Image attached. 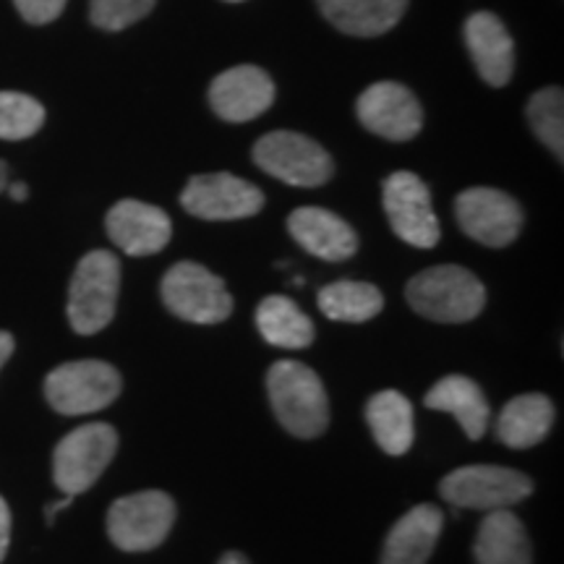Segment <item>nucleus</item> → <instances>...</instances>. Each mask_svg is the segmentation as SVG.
Wrapping results in <instances>:
<instances>
[{
	"instance_id": "1",
	"label": "nucleus",
	"mask_w": 564,
	"mask_h": 564,
	"mask_svg": "<svg viewBox=\"0 0 564 564\" xmlns=\"http://www.w3.org/2000/svg\"><path fill=\"white\" fill-rule=\"evenodd\" d=\"M272 411L299 440H316L329 426V403L322 379L301 361H278L267 373Z\"/></svg>"
},
{
	"instance_id": "2",
	"label": "nucleus",
	"mask_w": 564,
	"mask_h": 564,
	"mask_svg": "<svg viewBox=\"0 0 564 564\" xmlns=\"http://www.w3.org/2000/svg\"><path fill=\"white\" fill-rule=\"evenodd\" d=\"M415 314L440 324H465L476 319L486 306L484 282L457 264L429 267L405 288Z\"/></svg>"
},
{
	"instance_id": "3",
	"label": "nucleus",
	"mask_w": 564,
	"mask_h": 564,
	"mask_svg": "<svg viewBox=\"0 0 564 564\" xmlns=\"http://www.w3.org/2000/svg\"><path fill=\"white\" fill-rule=\"evenodd\" d=\"M121 293V262L116 253L97 249L82 257L68 288V324L76 335H97L116 316Z\"/></svg>"
},
{
	"instance_id": "4",
	"label": "nucleus",
	"mask_w": 564,
	"mask_h": 564,
	"mask_svg": "<svg viewBox=\"0 0 564 564\" xmlns=\"http://www.w3.org/2000/svg\"><path fill=\"white\" fill-rule=\"evenodd\" d=\"M116 453L118 434L110 423H84L55 447L53 481L68 497H79L97 484Z\"/></svg>"
},
{
	"instance_id": "5",
	"label": "nucleus",
	"mask_w": 564,
	"mask_h": 564,
	"mask_svg": "<svg viewBox=\"0 0 564 564\" xmlns=\"http://www.w3.org/2000/svg\"><path fill=\"white\" fill-rule=\"evenodd\" d=\"M123 379L116 366L95 361H68L45 379V398L63 415H89L116 403Z\"/></svg>"
},
{
	"instance_id": "6",
	"label": "nucleus",
	"mask_w": 564,
	"mask_h": 564,
	"mask_svg": "<svg viewBox=\"0 0 564 564\" xmlns=\"http://www.w3.org/2000/svg\"><path fill=\"white\" fill-rule=\"evenodd\" d=\"M175 502L165 491H137L116 499L108 512V535L121 552H152L175 525Z\"/></svg>"
},
{
	"instance_id": "7",
	"label": "nucleus",
	"mask_w": 564,
	"mask_h": 564,
	"mask_svg": "<svg viewBox=\"0 0 564 564\" xmlns=\"http://www.w3.org/2000/svg\"><path fill=\"white\" fill-rule=\"evenodd\" d=\"M253 162L288 186L316 188L335 173V162L322 144L299 131H272L253 144Z\"/></svg>"
},
{
	"instance_id": "8",
	"label": "nucleus",
	"mask_w": 564,
	"mask_h": 564,
	"mask_svg": "<svg viewBox=\"0 0 564 564\" xmlns=\"http://www.w3.org/2000/svg\"><path fill=\"white\" fill-rule=\"evenodd\" d=\"M167 312L183 322L220 324L232 314V295L225 282L196 262H178L160 285Z\"/></svg>"
},
{
	"instance_id": "9",
	"label": "nucleus",
	"mask_w": 564,
	"mask_h": 564,
	"mask_svg": "<svg viewBox=\"0 0 564 564\" xmlns=\"http://www.w3.org/2000/svg\"><path fill=\"white\" fill-rule=\"evenodd\" d=\"M440 494L453 507L489 512L523 502L533 494V481L505 465H463L442 478Z\"/></svg>"
},
{
	"instance_id": "10",
	"label": "nucleus",
	"mask_w": 564,
	"mask_h": 564,
	"mask_svg": "<svg viewBox=\"0 0 564 564\" xmlns=\"http://www.w3.org/2000/svg\"><path fill=\"white\" fill-rule=\"evenodd\" d=\"M382 202L394 236L415 249H434L442 228L432 207V194L419 175L398 171L384 181Z\"/></svg>"
},
{
	"instance_id": "11",
	"label": "nucleus",
	"mask_w": 564,
	"mask_h": 564,
	"mask_svg": "<svg viewBox=\"0 0 564 564\" xmlns=\"http://www.w3.org/2000/svg\"><path fill=\"white\" fill-rule=\"evenodd\" d=\"M455 217L465 236L489 249H505L523 230V209L499 188H465L455 199Z\"/></svg>"
},
{
	"instance_id": "12",
	"label": "nucleus",
	"mask_w": 564,
	"mask_h": 564,
	"mask_svg": "<svg viewBox=\"0 0 564 564\" xmlns=\"http://www.w3.org/2000/svg\"><path fill=\"white\" fill-rule=\"evenodd\" d=\"M181 204L188 215L199 220H246L264 207L262 188L238 178L232 173L194 175L181 194Z\"/></svg>"
},
{
	"instance_id": "13",
	"label": "nucleus",
	"mask_w": 564,
	"mask_h": 564,
	"mask_svg": "<svg viewBox=\"0 0 564 564\" xmlns=\"http://www.w3.org/2000/svg\"><path fill=\"white\" fill-rule=\"evenodd\" d=\"M358 121L366 131L387 141H411L423 126V110L415 95L398 82H377L358 97Z\"/></svg>"
},
{
	"instance_id": "14",
	"label": "nucleus",
	"mask_w": 564,
	"mask_h": 564,
	"mask_svg": "<svg viewBox=\"0 0 564 564\" xmlns=\"http://www.w3.org/2000/svg\"><path fill=\"white\" fill-rule=\"evenodd\" d=\"M110 241L129 257H152L171 243L173 223L165 209L137 199H123L105 217Z\"/></svg>"
},
{
	"instance_id": "15",
	"label": "nucleus",
	"mask_w": 564,
	"mask_h": 564,
	"mask_svg": "<svg viewBox=\"0 0 564 564\" xmlns=\"http://www.w3.org/2000/svg\"><path fill=\"white\" fill-rule=\"evenodd\" d=\"M274 102V82L257 66H236L223 70L209 87V105L223 121L246 123L270 110Z\"/></svg>"
},
{
	"instance_id": "16",
	"label": "nucleus",
	"mask_w": 564,
	"mask_h": 564,
	"mask_svg": "<svg viewBox=\"0 0 564 564\" xmlns=\"http://www.w3.org/2000/svg\"><path fill=\"white\" fill-rule=\"evenodd\" d=\"M293 241L324 262H345L358 251V236L343 217L322 207H299L288 217Z\"/></svg>"
},
{
	"instance_id": "17",
	"label": "nucleus",
	"mask_w": 564,
	"mask_h": 564,
	"mask_svg": "<svg viewBox=\"0 0 564 564\" xmlns=\"http://www.w3.org/2000/svg\"><path fill=\"white\" fill-rule=\"evenodd\" d=\"M465 45L478 76L489 87H505L514 70V42L507 26L489 11H478L465 21Z\"/></svg>"
},
{
	"instance_id": "18",
	"label": "nucleus",
	"mask_w": 564,
	"mask_h": 564,
	"mask_svg": "<svg viewBox=\"0 0 564 564\" xmlns=\"http://www.w3.org/2000/svg\"><path fill=\"white\" fill-rule=\"evenodd\" d=\"M444 528V512L434 505H419L394 523L387 535L379 564H426Z\"/></svg>"
},
{
	"instance_id": "19",
	"label": "nucleus",
	"mask_w": 564,
	"mask_h": 564,
	"mask_svg": "<svg viewBox=\"0 0 564 564\" xmlns=\"http://www.w3.org/2000/svg\"><path fill=\"white\" fill-rule=\"evenodd\" d=\"M474 556L478 564H533L531 539L510 507L486 512L478 525Z\"/></svg>"
},
{
	"instance_id": "20",
	"label": "nucleus",
	"mask_w": 564,
	"mask_h": 564,
	"mask_svg": "<svg viewBox=\"0 0 564 564\" xmlns=\"http://www.w3.org/2000/svg\"><path fill=\"white\" fill-rule=\"evenodd\" d=\"M423 403H426V408H432V411L455 415L468 440H481L486 429H489V400H486L484 390L474 382V379L460 377V373L440 379V382L426 392Z\"/></svg>"
},
{
	"instance_id": "21",
	"label": "nucleus",
	"mask_w": 564,
	"mask_h": 564,
	"mask_svg": "<svg viewBox=\"0 0 564 564\" xmlns=\"http://www.w3.org/2000/svg\"><path fill=\"white\" fill-rule=\"evenodd\" d=\"M319 11L350 37H379L398 26L408 0H316Z\"/></svg>"
},
{
	"instance_id": "22",
	"label": "nucleus",
	"mask_w": 564,
	"mask_h": 564,
	"mask_svg": "<svg viewBox=\"0 0 564 564\" xmlns=\"http://www.w3.org/2000/svg\"><path fill=\"white\" fill-rule=\"evenodd\" d=\"M556 419L554 403L546 394L531 392L520 394L502 408L497 421V436L507 447L528 449L533 444L544 442L546 434L552 432Z\"/></svg>"
},
{
	"instance_id": "23",
	"label": "nucleus",
	"mask_w": 564,
	"mask_h": 564,
	"mask_svg": "<svg viewBox=\"0 0 564 564\" xmlns=\"http://www.w3.org/2000/svg\"><path fill=\"white\" fill-rule=\"evenodd\" d=\"M257 329L274 348L303 350L314 343L316 329L308 314L285 295H267L257 308Z\"/></svg>"
},
{
	"instance_id": "24",
	"label": "nucleus",
	"mask_w": 564,
	"mask_h": 564,
	"mask_svg": "<svg viewBox=\"0 0 564 564\" xmlns=\"http://www.w3.org/2000/svg\"><path fill=\"white\" fill-rule=\"evenodd\" d=\"M366 421L387 455H405L413 444V405L398 390L377 392L366 405Z\"/></svg>"
},
{
	"instance_id": "25",
	"label": "nucleus",
	"mask_w": 564,
	"mask_h": 564,
	"mask_svg": "<svg viewBox=\"0 0 564 564\" xmlns=\"http://www.w3.org/2000/svg\"><path fill=\"white\" fill-rule=\"evenodd\" d=\"M316 303H319V312L327 319L364 324L382 312L384 295L371 282L337 280L322 288Z\"/></svg>"
},
{
	"instance_id": "26",
	"label": "nucleus",
	"mask_w": 564,
	"mask_h": 564,
	"mask_svg": "<svg viewBox=\"0 0 564 564\" xmlns=\"http://www.w3.org/2000/svg\"><path fill=\"white\" fill-rule=\"evenodd\" d=\"M528 123L535 137L564 160V95L560 87H546L528 100Z\"/></svg>"
},
{
	"instance_id": "27",
	"label": "nucleus",
	"mask_w": 564,
	"mask_h": 564,
	"mask_svg": "<svg viewBox=\"0 0 564 564\" xmlns=\"http://www.w3.org/2000/svg\"><path fill=\"white\" fill-rule=\"evenodd\" d=\"M45 123V108L21 91H0V139H30Z\"/></svg>"
},
{
	"instance_id": "28",
	"label": "nucleus",
	"mask_w": 564,
	"mask_h": 564,
	"mask_svg": "<svg viewBox=\"0 0 564 564\" xmlns=\"http://www.w3.org/2000/svg\"><path fill=\"white\" fill-rule=\"evenodd\" d=\"M158 0H91L89 17L105 32H121L154 9Z\"/></svg>"
},
{
	"instance_id": "29",
	"label": "nucleus",
	"mask_w": 564,
	"mask_h": 564,
	"mask_svg": "<svg viewBox=\"0 0 564 564\" xmlns=\"http://www.w3.org/2000/svg\"><path fill=\"white\" fill-rule=\"evenodd\" d=\"M13 3L30 24H51L66 9V0H13Z\"/></svg>"
},
{
	"instance_id": "30",
	"label": "nucleus",
	"mask_w": 564,
	"mask_h": 564,
	"mask_svg": "<svg viewBox=\"0 0 564 564\" xmlns=\"http://www.w3.org/2000/svg\"><path fill=\"white\" fill-rule=\"evenodd\" d=\"M9 544H11V510L9 505H6V499L0 497V562L6 560Z\"/></svg>"
},
{
	"instance_id": "31",
	"label": "nucleus",
	"mask_w": 564,
	"mask_h": 564,
	"mask_svg": "<svg viewBox=\"0 0 564 564\" xmlns=\"http://www.w3.org/2000/svg\"><path fill=\"white\" fill-rule=\"evenodd\" d=\"M13 348H17V343H13V335L11 333H0V369H3L6 361L13 356Z\"/></svg>"
},
{
	"instance_id": "32",
	"label": "nucleus",
	"mask_w": 564,
	"mask_h": 564,
	"mask_svg": "<svg viewBox=\"0 0 564 564\" xmlns=\"http://www.w3.org/2000/svg\"><path fill=\"white\" fill-rule=\"evenodd\" d=\"M70 502H74V497H68V494H66V497H63L61 502H53V505H47V507H45V520H47V523L53 525V523H55V514L66 510V507H70Z\"/></svg>"
},
{
	"instance_id": "33",
	"label": "nucleus",
	"mask_w": 564,
	"mask_h": 564,
	"mask_svg": "<svg viewBox=\"0 0 564 564\" xmlns=\"http://www.w3.org/2000/svg\"><path fill=\"white\" fill-rule=\"evenodd\" d=\"M9 188V196L13 202H26V196H30V188H26V183H11Z\"/></svg>"
},
{
	"instance_id": "34",
	"label": "nucleus",
	"mask_w": 564,
	"mask_h": 564,
	"mask_svg": "<svg viewBox=\"0 0 564 564\" xmlns=\"http://www.w3.org/2000/svg\"><path fill=\"white\" fill-rule=\"evenodd\" d=\"M217 564H249V560L241 552H228Z\"/></svg>"
},
{
	"instance_id": "35",
	"label": "nucleus",
	"mask_w": 564,
	"mask_h": 564,
	"mask_svg": "<svg viewBox=\"0 0 564 564\" xmlns=\"http://www.w3.org/2000/svg\"><path fill=\"white\" fill-rule=\"evenodd\" d=\"M6 186H9V165L0 160V192H6Z\"/></svg>"
},
{
	"instance_id": "36",
	"label": "nucleus",
	"mask_w": 564,
	"mask_h": 564,
	"mask_svg": "<svg viewBox=\"0 0 564 564\" xmlns=\"http://www.w3.org/2000/svg\"><path fill=\"white\" fill-rule=\"evenodd\" d=\"M228 3H241V0H228Z\"/></svg>"
}]
</instances>
